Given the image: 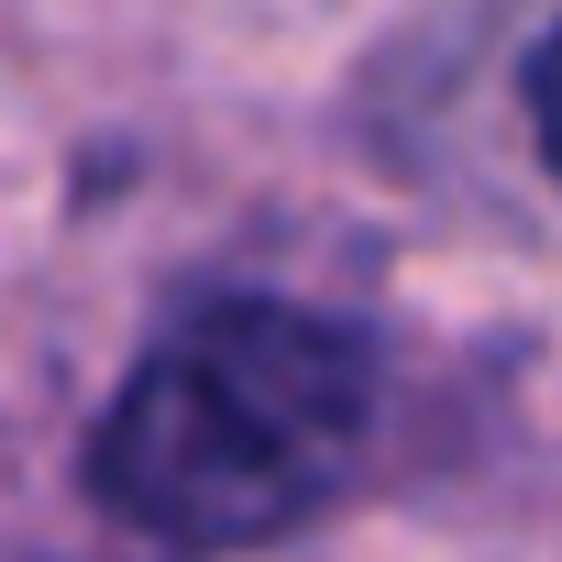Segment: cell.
Wrapping results in <instances>:
<instances>
[{"instance_id": "1", "label": "cell", "mask_w": 562, "mask_h": 562, "mask_svg": "<svg viewBox=\"0 0 562 562\" xmlns=\"http://www.w3.org/2000/svg\"><path fill=\"white\" fill-rule=\"evenodd\" d=\"M375 353L299 299H210L144 342L89 430V496L166 551L288 540L364 463Z\"/></svg>"}, {"instance_id": "2", "label": "cell", "mask_w": 562, "mask_h": 562, "mask_svg": "<svg viewBox=\"0 0 562 562\" xmlns=\"http://www.w3.org/2000/svg\"><path fill=\"white\" fill-rule=\"evenodd\" d=\"M529 133H540L551 177H562V23H551V34H540V56H529Z\"/></svg>"}]
</instances>
